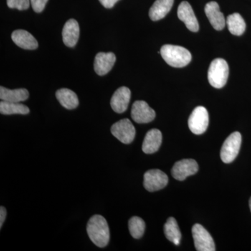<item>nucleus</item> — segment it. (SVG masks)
<instances>
[{
	"label": "nucleus",
	"instance_id": "obj_20",
	"mask_svg": "<svg viewBox=\"0 0 251 251\" xmlns=\"http://www.w3.org/2000/svg\"><path fill=\"white\" fill-rule=\"evenodd\" d=\"M56 98L64 108L68 110L76 108L79 100L75 92L67 88L60 89L56 92Z\"/></svg>",
	"mask_w": 251,
	"mask_h": 251
},
{
	"label": "nucleus",
	"instance_id": "obj_16",
	"mask_svg": "<svg viewBox=\"0 0 251 251\" xmlns=\"http://www.w3.org/2000/svg\"><path fill=\"white\" fill-rule=\"evenodd\" d=\"M162 143V133L159 130L153 128L149 130L143 140L142 150L143 152L151 154L159 150Z\"/></svg>",
	"mask_w": 251,
	"mask_h": 251
},
{
	"label": "nucleus",
	"instance_id": "obj_21",
	"mask_svg": "<svg viewBox=\"0 0 251 251\" xmlns=\"http://www.w3.org/2000/svg\"><path fill=\"white\" fill-rule=\"evenodd\" d=\"M226 23L228 27L229 32L235 36L242 35L247 27L244 18L238 13L229 15L227 18Z\"/></svg>",
	"mask_w": 251,
	"mask_h": 251
},
{
	"label": "nucleus",
	"instance_id": "obj_29",
	"mask_svg": "<svg viewBox=\"0 0 251 251\" xmlns=\"http://www.w3.org/2000/svg\"><path fill=\"white\" fill-rule=\"evenodd\" d=\"M249 206H250L251 211V198H250V201H249Z\"/></svg>",
	"mask_w": 251,
	"mask_h": 251
},
{
	"label": "nucleus",
	"instance_id": "obj_23",
	"mask_svg": "<svg viewBox=\"0 0 251 251\" xmlns=\"http://www.w3.org/2000/svg\"><path fill=\"white\" fill-rule=\"evenodd\" d=\"M0 112L2 115H27L29 113V109L27 105L22 103L1 100L0 103Z\"/></svg>",
	"mask_w": 251,
	"mask_h": 251
},
{
	"label": "nucleus",
	"instance_id": "obj_14",
	"mask_svg": "<svg viewBox=\"0 0 251 251\" xmlns=\"http://www.w3.org/2000/svg\"><path fill=\"white\" fill-rule=\"evenodd\" d=\"M204 11L211 25L216 30L221 31L224 29L226 21L224 15L220 11L219 5L217 2L210 1L207 3L204 7Z\"/></svg>",
	"mask_w": 251,
	"mask_h": 251
},
{
	"label": "nucleus",
	"instance_id": "obj_5",
	"mask_svg": "<svg viewBox=\"0 0 251 251\" xmlns=\"http://www.w3.org/2000/svg\"><path fill=\"white\" fill-rule=\"evenodd\" d=\"M209 113L203 106L196 107L188 119L190 130L196 135H201L207 129L209 126Z\"/></svg>",
	"mask_w": 251,
	"mask_h": 251
},
{
	"label": "nucleus",
	"instance_id": "obj_12",
	"mask_svg": "<svg viewBox=\"0 0 251 251\" xmlns=\"http://www.w3.org/2000/svg\"><path fill=\"white\" fill-rule=\"evenodd\" d=\"M131 92L128 87H121L112 95L110 105L112 110L117 113L125 112L130 103Z\"/></svg>",
	"mask_w": 251,
	"mask_h": 251
},
{
	"label": "nucleus",
	"instance_id": "obj_28",
	"mask_svg": "<svg viewBox=\"0 0 251 251\" xmlns=\"http://www.w3.org/2000/svg\"><path fill=\"white\" fill-rule=\"evenodd\" d=\"M6 209L4 206H1L0 207V228L2 227L3 224L4 223L5 219L6 217Z\"/></svg>",
	"mask_w": 251,
	"mask_h": 251
},
{
	"label": "nucleus",
	"instance_id": "obj_17",
	"mask_svg": "<svg viewBox=\"0 0 251 251\" xmlns=\"http://www.w3.org/2000/svg\"><path fill=\"white\" fill-rule=\"evenodd\" d=\"M12 40L15 44L25 50H35L37 49V41L30 33L23 29H18L14 31L11 35Z\"/></svg>",
	"mask_w": 251,
	"mask_h": 251
},
{
	"label": "nucleus",
	"instance_id": "obj_10",
	"mask_svg": "<svg viewBox=\"0 0 251 251\" xmlns=\"http://www.w3.org/2000/svg\"><path fill=\"white\" fill-rule=\"evenodd\" d=\"M131 117L138 124L150 123L156 117V112L147 102L137 100L132 106Z\"/></svg>",
	"mask_w": 251,
	"mask_h": 251
},
{
	"label": "nucleus",
	"instance_id": "obj_1",
	"mask_svg": "<svg viewBox=\"0 0 251 251\" xmlns=\"http://www.w3.org/2000/svg\"><path fill=\"white\" fill-rule=\"evenodd\" d=\"M87 232L90 240L97 247H107L110 241V228L108 222L101 215H94L89 220Z\"/></svg>",
	"mask_w": 251,
	"mask_h": 251
},
{
	"label": "nucleus",
	"instance_id": "obj_15",
	"mask_svg": "<svg viewBox=\"0 0 251 251\" xmlns=\"http://www.w3.org/2000/svg\"><path fill=\"white\" fill-rule=\"evenodd\" d=\"M80 36V27L75 20L70 19L64 25L62 30L63 42L68 47L76 45Z\"/></svg>",
	"mask_w": 251,
	"mask_h": 251
},
{
	"label": "nucleus",
	"instance_id": "obj_4",
	"mask_svg": "<svg viewBox=\"0 0 251 251\" xmlns=\"http://www.w3.org/2000/svg\"><path fill=\"white\" fill-rule=\"evenodd\" d=\"M242 135L239 132H234L225 140L221 150V158L225 163L234 161L240 150Z\"/></svg>",
	"mask_w": 251,
	"mask_h": 251
},
{
	"label": "nucleus",
	"instance_id": "obj_6",
	"mask_svg": "<svg viewBox=\"0 0 251 251\" xmlns=\"http://www.w3.org/2000/svg\"><path fill=\"white\" fill-rule=\"evenodd\" d=\"M195 247L198 251H216L214 239L207 230L201 224H195L192 227Z\"/></svg>",
	"mask_w": 251,
	"mask_h": 251
},
{
	"label": "nucleus",
	"instance_id": "obj_2",
	"mask_svg": "<svg viewBox=\"0 0 251 251\" xmlns=\"http://www.w3.org/2000/svg\"><path fill=\"white\" fill-rule=\"evenodd\" d=\"M160 53L168 65L175 68L186 67L192 59L191 52L179 46L170 44L163 46Z\"/></svg>",
	"mask_w": 251,
	"mask_h": 251
},
{
	"label": "nucleus",
	"instance_id": "obj_27",
	"mask_svg": "<svg viewBox=\"0 0 251 251\" xmlns=\"http://www.w3.org/2000/svg\"><path fill=\"white\" fill-rule=\"evenodd\" d=\"M99 1L104 7L106 8V9H111L119 0H99Z\"/></svg>",
	"mask_w": 251,
	"mask_h": 251
},
{
	"label": "nucleus",
	"instance_id": "obj_18",
	"mask_svg": "<svg viewBox=\"0 0 251 251\" xmlns=\"http://www.w3.org/2000/svg\"><path fill=\"white\" fill-rule=\"evenodd\" d=\"M174 4V0H156L149 12L151 21H158L166 17Z\"/></svg>",
	"mask_w": 251,
	"mask_h": 251
},
{
	"label": "nucleus",
	"instance_id": "obj_26",
	"mask_svg": "<svg viewBox=\"0 0 251 251\" xmlns=\"http://www.w3.org/2000/svg\"><path fill=\"white\" fill-rule=\"evenodd\" d=\"M49 0H30L31 7L36 13H41L45 9Z\"/></svg>",
	"mask_w": 251,
	"mask_h": 251
},
{
	"label": "nucleus",
	"instance_id": "obj_3",
	"mask_svg": "<svg viewBox=\"0 0 251 251\" xmlns=\"http://www.w3.org/2000/svg\"><path fill=\"white\" fill-rule=\"evenodd\" d=\"M228 75V64L225 59L217 58L212 61L208 71V80L212 87L216 89L224 87Z\"/></svg>",
	"mask_w": 251,
	"mask_h": 251
},
{
	"label": "nucleus",
	"instance_id": "obj_25",
	"mask_svg": "<svg viewBox=\"0 0 251 251\" xmlns=\"http://www.w3.org/2000/svg\"><path fill=\"white\" fill-rule=\"evenodd\" d=\"M8 6L11 9L23 11L27 9L30 4V0H6Z\"/></svg>",
	"mask_w": 251,
	"mask_h": 251
},
{
	"label": "nucleus",
	"instance_id": "obj_24",
	"mask_svg": "<svg viewBox=\"0 0 251 251\" xmlns=\"http://www.w3.org/2000/svg\"><path fill=\"white\" fill-rule=\"evenodd\" d=\"M128 229L132 237L134 239H140L145 233V221L138 216H133L128 221Z\"/></svg>",
	"mask_w": 251,
	"mask_h": 251
},
{
	"label": "nucleus",
	"instance_id": "obj_8",
	"mask_svg": "<svg viewBox=\"0 0 251 251\" xmlns=\"http://www.w3.org/2000/svg\"><path fill=\"white\" fill-rule=\"evenodd\" d=\"M168 183V176L160 170H150L144 175V187L150 192L163 189L166 187Z\"/></svg>",
	"mask_w": 251,
	"mask_h": 251
},
{
	"label": "nucleus",
	"instance_id": "obj_22",
	"mask_svg": "<svg viewBox=\"0 0 251 251\" xmlns=\"http://www.w3.org/2000/svg\"><path fill=\"white\" fill-rule=\"evenodd\" d=\"M164 234L170 242L176 246L179 245L181 234L177 222L174 218H169L167 221L164 226Z\"/></svg>",
	"mask_w": 251,
	"mask_h": 251
},
{
	"label": "nucleus",
	"instance_id": "obj_9",
	"mask_svg": "<svg viewBox=\"0 0 251 251\" xmlns=\"http://www.w3.org/2000/svg\"><path fill=\"white\" fill-rule=\"evenodd\" d=\"M199 170L197 162L193 159H182L175 163L172 175L178 181H184L188 176L196 174Z\"/></svg>",
	"mask_w": 251,
	"mask_h": 251
},
{
	"label": "nucleus",
	"instance_id": "obj_7",
	"mask_svg": "<svg viewBox=\"0 0 251 251\" xmlns=\"http://www.w3.org/2000/svg\"><path fill=\"white\" fill-rule=\"evenodd\" d=\"M110 130L113 136L124 144L131 143L136 133L134 126L128 119H123L114 124Z\"/></svg>",
	"mask_w": 251,
	"mask_h": 251
},
{
	"label": "nucleus",
	"instance_id": "obj_19",
	"mask_svg": "<svg viewBox=\"0 0 251 251\" xmlns=\"http://www.w3.org/2000/svg\"><path fill=\"white\" fill-rule=\"evenodd\" d=\"M29 96V92L26 89L9 90L2 86L0 87V99L4 101L20 103L27 100Z\"/></svg>",
	"mask_w": 251,
	"mask_h": 251
},
{
	"label": "nucleus",
	"instance_id": "obj_11",
	"mask_svg": "<svg viewBox=\"0 0 251 251\" xmlns=\"http://www.w3.org/2000/svg\"><path fill=\"white\" fill-rule=\"evenodd\" d=\"M178 18L183 21L190 31L197 32L199 30V23L191 4L184 1L179 4L177 11Z\"/></svg>",
	"mask_w": 251,
	"mask_h": 251
},
{
	"label": "nucleus",
	"instance_id": "obj_13",
	"mask_svg": "<svg viewBox=\"0 0 251 251\" xmlns=\"http://www.w3.org/2000/svg\"><path fill=\"white\" fill-rule=\"evenodd\" d=\"M116 62L113 52H99L94 59V67L99 75H105L110 72Z\"/></svg>",
	"mask_w": 251,
	"mask_h": 251
}]
</instances>
